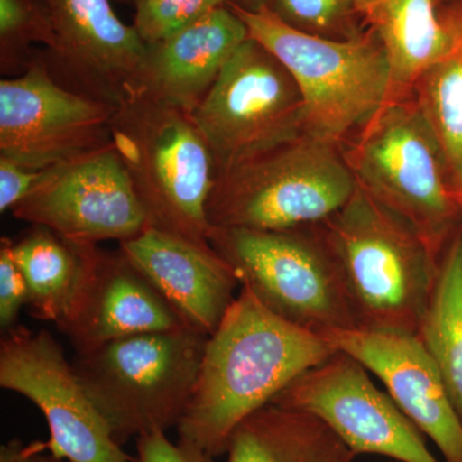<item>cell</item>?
<instances>
[{
	"label": "cell",
	"mask_w": 462,
	"mask_h": 462,
	"mask_svg": "<svg viewBox=\"0 0 462 462\" xmlns=\"http://www.w3.org/2000/svg\"><path fill=\"white\" fill-rule=\"evenodd\" d=\"M336 351L327 339L282 320L242 288L207 339L196 388L176 427L179 440L215 458L226 455L240 422Z\"/></svg>",
	"instance_id": "obj_1"
},
{
	"label": "cell",
	"mask_w": 462,
	"mask_h": 462,
	"mask_svg": "<svg viewBox=\"0 0 462 462\" xmlns=\"http://www.w3.org/2000/svg\"><path fill=\"white\" fill-rule=\"evenodd\" d=\"M321 226L338 258L357 329L416 336L438 258L415 227L358 185Z\"/></svg>",
	"instance_id": "obj_2"
},
{
	"label": "cell",
	"mask_w": 462,
	"mask_h": 462,
	"mask_svg": "<svg viewBox=\"0 0 462 462\" xmlns=\"http://www.w3.org/2000/svg\"><path fill=\"white\" fill-rule=\"evenodd\" d=\"M111 143L148 226L211 247L207 203L215 161L193 116L136 96L115 109Z\"/></svg>",
	"instance_id": "obj_3"
},
{
	"label": "cell",
	"mask_w": 462,
	"mask_h": 462,
	"mask_svg": "<svg viewBox=\"0 0 462 462\" xmlns=\"http://www.w3.org/2000/svg\"><path fill=\"white\" fill-rule=\"evenodd\" d=\"M227 5L245 23L249 38L293 76L305 102L306 134L342 145L384 107L391 67L372 27L348 41H331L288 26L267 5L258 11Z\"/></svg>",
	"instance_id": "obj_4"
},
{
	"label": "cell",
	"mask_w": 462,
	"mask_h": 462,
	"mask_svg": "<svg viewBox=\"0 0 462 462\" xmlns=\"http://www.w3.org/2000/svg\"><path fill=\"white\" fill-rule=\"evenodd\" d=\"M340 147L305 133L221 173L207 203L209 226L285 230L324 223L357 188Z\"/></svg>",
	"instance_id": "obj_5"
},
{
	"label": "cell",
	"mask_w": 462,
	"mask_h": 462,
	"mask_svg": "<svg viewBox=\"0 0 462 462\" xmlns=\"http://www.w3.org/2000/svg\"><path fill=\"white\" fill-rule=\"evenodd\" d=\"M361 189L412 225L439 260L462 226L454 179L415 100L385 106L343 149Z\"/></svg>",
	"instance_id": "obj_6"
},
{
	"label": "cell",
	"mask_w": 462,
	"mask_h": 462,
	"mask_svg": "<svg viewBox=\"0 0 462 462\" xmlns=\"http://www.w3.org/2000/svg\"><path fill=\"white\" fill-rule=\"evenodd\" d=\"M209 245L273 314L312 333L357 329L345 276L321 224L285 230L212 227Z\"/></svg>",
	"instance_id": "obj_7"
},
{
	"label": "cell",
	"mask_w": 462,
	"mask_h": 462,
	"mask_svg": "<svg viewBox=\"0 0 462 462\" xmlns=\"http://www.w3.org/2000/svg\"><path fill=\"white\" fill-rule=\"evenodd\" d=\"M207 339L180 328L78 354L76 373L121 446L178 427L196 388Z\"/></svg>",
	"instance_id": "obj_8"
},
{
	"label": "cell",
	"mask_w": 462,
	"mask_h": 462,
	"mask_svg": "<svg viewBox=\"0 0 462 462\" xmlns=\"http://www.w3.org/2000/svg\"><path fill=\"white\" fill-rule=\"evenodd\" d=\"M215 161L216 178L305 134V102L293 76L248 38L191 114Z\"/></svg>",
	"instance_id": "obj_9"
},
{
	"label": "cell",
	"mask_w": 462,
	"mask_h": 462,
	"mask_svg": "<svg viewBox=\"0 0 462 462\" xmlns=\"http://www.w3.org/2000/svg\"><path fill=\"white\" fill-rule=\"evenodd\" d=\"M0 387L32 401L47 420L45 451L69 462H135L115 439L62 346L16 325L0 342Z\"/></svg>",
	"instance_id": "obj_10"
},
{
	"label": "cell",
	"mask_w": 462,
	"mask_h": 462,
	"mask_svg": "<svg viewBox=\"0 0 462 462\" xmlns=\"http://www.w3.org/2000/svg\"><path fill=\"white\" fill-rule=\"evenodd\" d=\"M369 370L346 352L300 374L272 403L309 412L324 421L356 455H378L396 462H440L424 436L376 387Z\"/></svg>",
	"instance_id": "obj_11"
},
{
	"label": "cell",
	"mask_w": 462,
	"mask_h": 462,
	"mask_svg": "<svg viewBox=\"0 0 462 462\" xmlns=\"http://www.w3.org/2000/svg\"><path fill=\"white\" fill-rule=\"evenodd\" d=\"M112 0H38L53 41L38 56L56 83L117 108L138 96L147 44Z\"/></svg>",
	"instance_id": "obj_12"
},
{
	"label": "cell",
	"mask_w": 462,
	"mask_h": 462,
	"mask_svg": "<svg viewBox=\"0 0 462 462\" xmlns=\"http://www.w3.org/2000/svg\"><path fill=\"white\" fill-rule=\"evenodd\" d=\"M115 109L56 83L36 50L23 74L0 81V157L47 170L106 147Z\"/></svg>",
	"instance_id": "obj_13"
},
{
	"label": "cell",
	"mask_w": 462,
	"mask_h": 462,
	"mask_svg": "<svg viewBox=\"0 0 462 462\" xmlns=\"http://www.w3.org/2000/svg\"><path fill=\"white\" fill-rule=\"evenodd\" d=\"M18 220L81 245L134 238L147 216L111 144L51 167L12 209Z\"/></svg>",
	"instance_id": "obj_14"
},
{
	"label": "cell",
	"mask_w": 462,
	"mask_h": 462,
	"mask_svg": "<svg viewBox=\"0 0 462 462\" xmlns=\"http://www.w3.org/2000/svg\"><path fill=\"white\" fill-rule=\"evenodd\" d=\"M385 385L401 411L439 449L443 462H462V420L445 380L418 337L365 329L321 336Z\"/></svg>",
	"instance_id": "obj_15"
},
{
	"label": "cell",
	"mask_w": 462,
	"mask_h": 462,
	"mask_svg": "<svg viewBox=\"0 0 462 462\" xmlns=\"http://www.w3.org/2000/svg\"><path fill=\"white\" fill-rule=\"evenodd\" d=\"M180 328L188 327L120 248L96 245L83 291L60 330L85 354L126 337Z\"/></svg>",
	"instance_id": "obj_16"
},
{
	"label": "cell",
	"mask_w": 462,
	"mask_h": 462,
	"mask_svg": "<svg viewBox=\"0 0 462 462\" xmlns=\"http://www.w3.org/2000/svg\"><path fill=\"white\" fill-rule=\"evenodd\" d=\"M120 249L190 329L211 336L236 300L238 278L212 247L147 226Z\"/></svg>",
	"instance_id": "obj_17"
},
{
	"label": "cell",
	"mask_w": 462,
	"mask_h": 462,
	"mask_svg": "<svg viewBox=\"0 0 462 462\" xmlns=\"http://www.w3.org/2000/svg\"><path fill=\"white\" fill-rule=\"evenodd\" d=\"M248 38L247 26L226 5L147 44L138 96L193 114Z\"/></svg>",
	"instance_id": "obj_18"
},
{
	"label": "cell",
	"mask_w": 462,
	"mask_h": 462,
	"mask_svg": "<svg viewBox=\"0 0 462 462\" xmlns=\"http://www.w3.org/2000/svg\"><path fill=\"white\" fill-rule=\"evenodd\" d=\"M369 27L387 51L391 84L385 106L392 105L411 98L418 79L460 44L462 3L374 0Z\"/></svg>",
	"instance_id": "obj_19"
},
{
	"label": "cell",
	"mask_w": 462,
	"mask_h": 462,
	"mask_svg": "<svg viewBox=\"0 0 462 462\" xmlns=\"http://www.w3.org/2000/svg\"><path fill=\"white\" fill-rule=\"evenodd\" d=\"M226 462H354L357 455L309 412L267 404L240 422Z\"/></svg>",
	"instance_id": "obj_20"
},
{
	"label": "cell",
	"mask_w": 462,
	"mask_h": 462,
	"mask_svg": "<svg viewBox=\"0 0 462 462\" xmlns=\"http://www.w3.org/2000/svg\"><path fill=\"white\" fill-rule=\"evenodd\" d=\"M98 245H81L32 225L12 245L14 260L27 284V310L58 329L69 320L83 291L90 254Z\"/></svg>",
	"instance_id": "obj_21"
},
{
	"label": "cell",
	"mask_w": 462,
	"mask_h": 462,
	"mask_svg": "<svg viewBox=\"0 0 462 462\" xmlns=\"http://www.w3.org/2000/svg\"><path fill=\"white\" fill-rule=\"evenodd\" d=\"M416 337L437 365L462 420V226L438 260Z\"/></svg>",
	"instance_id": "obj_22"
},
{
	"label": "cell",
	"mask_w": 462,
	"mask_h": 462,
	"mask_svg": "<svg viewBox=\"0 0 462 462\" xmlns=\"http://www.w3.org/2000/svg\"><path fill=\"white\" fill-rule=\"evenodd\" d=\"M411 98L437 136L457 189L462 182V42L418 79Z\"/></svg>",
	"instance_id": "obj_23"
},
{
	"label": "cell",
	"mask_w": 462,
	"mask_h": 462,
	"mask_svg": "<svg viewBox=\"0 0 462 462\" xmlns=\"http://www.w3.org/2000/svg\"><path fill=\"white\" fill-rule=\"evenodd\" d=\"M374 0H269L267 7L298 32L348 41L369 29Z\"/></svg>",
	"instance_id": "obj_24"
},
{
	"label": "cell",
	"mask_w": 462,
	"mask_h": 462,
	"mask_svg": "<svg viewBox=\"0 0 462 462\" xmlns=\"http://www.w3.org/2000/svg\"><path fill=\"white\" fill-rule=\"evenodd\" d=\"M50 23L38 0H0V71L5 78L23 74L36 45L50 47Z\"/></svg>",
	"instance_id": "obj_25"
},
{
	"label": "cell",
	"mask_w": 462,
	"mask_h": 462,
	"mask_svg": "<svg viewBox=\"0 0 462 462\" xmlns=\"http://www.w3.org/2000/svg\"><path fill=\"white\" fill-rule=\"evenodd\" d=\"M229 0H136L134 27L145 44L162 41Z\"/></svg>",
	"instance_id": "obj_26"
},
{
	"label": "cell",
	"mask_w": 462,
	"mask_h": 462,
	"mask_svg": "<svg viewBox=\"0 0 462 462\" xmlns=\"http://www.w3.org/2000/svg\"><path fill=\"white\" fill-rule=\"evenodd\" d=\"M14 240L0 242V325L5 331L16 327L18 316L27 305L25 276L14 260Z\"/></svg>",
	"instance_id": "obj_27"
},
{
	"label": "cell",
	"mask_w": 462,
	"mask_h": 462,
	"mask_svg": "<svg viewBox=\"0 0 462 462\" xmlns=\"http://www.w3.org/2000/svg\"><path fill=\"white\" fill-rule=\"evenodd\" d=\"M135 462H215L199 447L179 440L171 442L166 431H151L136 438Z\"/></svg>",
	"instance_id": "obj_28"
},
{
	"label": "cell",
	"mask_w": 462,
	"mask_h": 462,
	"mask_svg": "<svg viewBox=\"0 0 462 462\" xmlns=\"http://www.w3.org/2000/svg\"><path fill=\"white\" fill-rule=\"evenodd\" d=\"M44 171L0 157V212L12 211L38 185Z\"/></svg>",
	"instance_id": "obj_29"
},
{
	"label": "cell",
	"mask_w": 462,
	"mask_h": 462,
	"mask_svg": "<svg viewBox=\"0 0 462 462\" xmlns=\"http://www.w3.org/2000/svg\"><path fill=\"white\" fill-rule=\"evenodd\" d=\"M0 462H69L54 457L45 451L44 443L36 442L23 445L21 440L14 439L0 448Z\"/></svg>",
	"instance_id": "obj_30"
},
{
	"label": "cell",
	"mask_w": 462,
	"mask_h": 462,
	"mask_svg": "<svg viewBox=\"0 0 462 462\" xmlns=\"http://www.w3.org/2000/svg\"><path fill=\"white\" fill-rule=\"evenodd\" d=\"M269 0H229L227 5H236L245 11H258V9L264 7Z\"/></svg>",
	"instance_id": "obj_31"
},
{
	"label": "cell",
	"mask_w": 462,
	"mask_h": 462,
	"mask_svg": "<svg viewBox=\"0 0 462 462\" xmlns=\"http://www.w3.org/2000/svg\"><path fill=\"white\" fill-rule=\"evenodd\" d=\"M456 194H457L458 203H460L462 208V182L460 184V187H458L457 189H456Z\"/></svg>",
	"instance_id": "obj_32"
},
{
	"label": "cell",
	"mask_w": 462,
	"mask_h": 462,
	"mask_svg": "<svg viewBox=\"0 0 462 462\" xmlns=\"http://www.w3.org/2000/svg\"><path fill=\"white\" fill-rule=\"evenodd\" d=\"M438 5H447V3H462V0H437Z\"/></svg>",
	"instance_id": "obj_33"
},
{
	"label": "cell",
	"mask_w": 462,
	"mask_h": 462,
	"mask_svg": "<svg viewBox=\"0 0 462 462\" xmlns=\"http://www.w3.org/2000/svg\"><path fill=\"white\" fill-rule=\"evenodd\" d=\"M115 2H120V3H132V5H135L136 0H115Z\"/></svg>",
	"instance_id": "obj_34"
},
{
	"label": "cell",
	"mask_w": 462,
	"mask_h": 462,
	"mask_svg": "<svg viewBox=\"0 0 462 462\" xmlns=\"http://www.w3.org/2000/svg\"><path fill=\"white\" fill-rule=\"evenodd\" d=\"M388 462H396V461H392V460H391V461H388Z\"/></svg>",
	"instance_id": "obj_35"
}]
</instances>
